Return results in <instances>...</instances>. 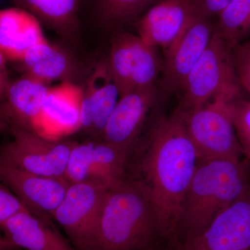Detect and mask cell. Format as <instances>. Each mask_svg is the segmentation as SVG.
Wrapping results in <instances>:
<instances>
[{
  "label": "cell",
  "instance_id": "cell-30",
  "mask_svg": "<svg viewBox=\"0 0 250 250\" xmlns=\"http://www.w3.org/2000/svg\"><path fill=\"white\" fill-rule=\"evenodd\" d=\"M151 250H153L152 249H151Z\"/></svg>",
  "mask_w": 250,
  "mask_h": 250
},
{
  "label": "cell",
  "instance_id": "cell-17",
  "mask_svg": "<svg viewBox=\"0 0 250 250\" xmlns=\"http://www.w3.org/2000/svg\"><path fill=\"white\" fill-rule=\"evenodd\" d=\"M50 88V85L26 74L11 82L1 97V114L5 124L36 133Z\"/></svg>",
  "mask_w": 250,
  "mask_h": 250
},
{
  "label": "cell",
  "instance_id": "cell-2",
  "mask_svg": "<svg viewBox=\"0 0 250 250\" xmlns=\"http://www.w3.org/2000/svg\"><path fill=\"white\" fill-rule=\"evenodd\" d=\"M250 161H199L181 210L177 243L200 236L219 213L249 188Z\"/></svg>",
  "mask_w": 250,
  "mask_h": 250
},
{
  "label": "cell",
  "instance_id": "cell-31",
  "mask_svg": "<svg viewBox=\"0 0 250 250\" xmlns=\"http://www.w3.org/2000/svg\"></svg>",
  "mask_w": 250,
  "mask_h": 250
},
{
  "label": "cell",
  "instance_id": "cell-28",
  "mask_svg": "<svg viewBox=\"0 0 250 250\" xmlns=\"http://www.w3.org/2000/svg\"><path fill=\"white\" fill-rule=\"evenodd\" d=\"M0 250H26L18 247L11 246L4 242L1 241L0 243Z\"/></svg>",
  "mask_w": 250,
  "mask_h": 250
},
{
  "label": "cell",
  "instance_id": "cell-29",
  "mask_svg": "<svg viewBox=\"0 0 250 250\" xmlns=\"http://www.w3.org/2000/svg\"><path fill=\"white\" fill-rule=\"evenodd\" d=\"M150 250V248H149V249H147V250Z\"/></svg>",
  "mask_w": 250,
  "mask_h": 250
},
{
  "label": "cell",
  "instance_id": "cell-20",
  "mask_svg": "<svg viewBox=\"0 0 250 250\" xmlns=\"http://www.w3.org/2000/svg\"><path fill=\"white\" fill-rule=\"evenodd\" d=\"M20 62L26 75L49 85L55 81H67L75 72L70 57L47 40L29 49Z\"/></svg>",
  "mask_w": 250,
  "mask_h": 250
},
{
  "label": "cell",
  "instance_id": "cell-23",
  "mask_svg": "<svg viewBox=\"0 0 250 250\" xmlns=\"http://www.w3.org/2000/svg\"><path fill=\"white\" fill-rule=\"evenodd\" d=\"M100 21L108 27L132 22L161 0H97Z\"/></svg>",
  "mask_w": 250,
  "mask_h": 250
},
{
  "label": "cell",
  "instance_id": "cell-13",
  "mask_svg": "<svg viewBox=\"0 0 250 250\" xmlns=\"http://www.w3.org/2000/svg\"><path fill=\"white\" fill-rule=\"evenodd\" d=\"M250 250V188L177 250Z\"/></svg>",
  "mask_w": 250,
  "mask_h": 250
},
{
  "label": "cell",
  "instance_id": "cell-27",
  "mask_svg": "<svg viewBox=\"0 0 250 250\" xmlns=\"http://www.w3.org/2000/svg\"><path fill=\"white\" fill-rule=\"evenodd\" d=\"M232 0H192L194 13L202 17L218 18Z\"/></svg>",
  "mask_w": 250,
  "mask_h": 250
},
{
  "label": "cell",
  "instance_id": "cell-11",
  "mask_svg": "<svg viewBox=\"0 0 250 250\" xmlns=\"http://www.w3.org/2000/svg\"><path fill=\"white\" fill-rule=\"evenodd\" d=\"M129 155L103 140L74 146L64 178L70 184L96 182L112 185L126 177Z\"/></svg>",
  "mask_w": 250,
  "mask_h": 250
},
{
  "label": "cell",
  "instance_id": "cell-15",
  "mask_svg": "<svg viewBox=\"0 0 250 250\" xmlns=\"http://www.w3.org/2000/svg\"><path fill=\"white\" fill-rule=\"evenodd\" d=\"M121 97L108 70L107 61H101L94 68L83 88L81 130L100 140L105 125Z\"/></svg>",
  "mask_w": 250,
  "mask_h": 250
},
{
  "label": "cell",
  "instance_id": "cell-7",
  "mask_svg": "<svg viewBox=\"0 0 250 250\" xmlns=\"http://www.w3.org/2000/svg\"><path fill=\"white\" fill-rule=\"evenodd\" d=\"M106 61L121 97L155 83L164 69L158 48L147 45L139 35L126 31L113 36Z\"/></svg>",
  "mask_w": 250,
  "mask_h": 250
},
{
  "label": "cell",
  "instance_id": "cell-3",
  "mask_svg": "<svg viewBox=\"0 0 250 250\" xmlns=\"http://www.w3.org/2000/svg\"><path fill=\"white\" fill-rule=\"evenodd\" d=\"M161 236L146 192L126 176L107 188L92 250H146Z\"/></svg>",
  "mask_w": 250,
  "mask_h": 250
},
{
  "label": "cell",
  "instance_id": "cell-12",
  "mask_svg": "<svg viewBox=\"0 0 250 250\" xmlns=\"http://www.w3.org/2000/svg\"><path fill=\"white\" fill-rule=\"evenodd\" d=\"M0 179L31 213L49 220L53 218L70 184L64 177L31 173L3 161H0Z\"/></svg>",
  "mask_w": 250,
  "mask_h": 250
},
{
  "label": "cell",
  "instance_id": "cell-16",
  "mask_svg": "<svg viewBox=\"0 0 250 250\" xmlns=\"http://www.w3.org/2000/svg\"><path fill=\"white\" fill-rule=\"evenodd\" d=\"M195 16L192 0H161L140 18L139 37L164 51L182 35Z\"/></svg>",
  "mask_w": 250,
  "mask_h": 250
},
{
  "label": "cell",
  "instance_id": "cell-19",
  "mask_svg": "<svg viewBox=\"0 0 250 250\" xmlns=\"http://www.w3.org/2000/svg\"><path fill=\"white\" fill-rule=\"evenodd\" d=\"M45 40L34 15L17 6L0 11V54L6 62H21L29 49Z\"/></svg>",
  "mask_w": 250,
  "mask_h": 250
},
{
  "label": "cell",
  "instance_id": "cell-8",
  "mask_svg": "<svg viewBox=\"0 0 250 250\" xmlns=\"http://www.w3.org/2000/svg\"><path fill=\"white\" fill-rule=\"evenodd\" d=\"M163 98L164 97L156 83L121 97L105 125L100 140L131 156L147 137L145 131Z\"/></svg>",
  "mask_w": 250,
  "mask_h": 250
},
{
  "label": "cell",
  "instance_id": "cell-14",
  "mask_svg": "<svg viewBox=\"0 0 250 250\" xmlns=\"http://www.w3.org/2000/svg\"><path fill=\"white\" fill-rule=\"evenodd\" d=\"M83 88L70 81L51 87L44 101L36 133L50 140H61L81 129Z\"/></svg>",
  "mask_w": 250,
  "mask_h": 250
},
{
  "label": "cell",
  "instance_id": "cell-9",
  "mask_svg": "<svg viewBox=\"0 0 250 250\" xmlns=\"http://www.w3.org/2000/svg\"><path fill=\"white\" fill-rule=\"evenodd\" d=\"M107 186L86 182L70 184L53 215L77 250H92Z\"/></svg>",
  "mask_w": 250,
  "mask_h": 250
},
{
  "label": "cell",
  "instance_id": "cell-18",
  "mask_svg": "<svg viewBox=\"0 0 250 250\" xmlns=\"http://www.w3.org/2000/svg\"><path fill=\"white\" fill-rule=\"evenodd\" d=\"M50 220L22 212L0 225L1 241L26 250H75Z\"/></svg>",
  "mask_w": 250,
  "mask_h": 250
},
{
  "label": "cell",
  "instance_id": "cell-22",
  "mask_svg": "<svg viewBox=\"0 0 250 250\" xmlns=\"http://www.w3.org/2000/svg\"><path fill=\"white\" fill-rule=\"evenodd\" d=\"M214 32L231 50L250 40V0H232L217 18Z\"/></svg>",
  "mask_w": 250,
  "mask_h": 250
},
{
  "label": "cell",
  "instance_id": "cell-6",
  "mask_svg": "<svg viewBox=\"0 0 250 250\" xmlns=\"http://www.w3.org/2000/svg\"><path fill=\"white\" fill-rule=\"evenodd\" d=\"M13 140L1 148L0 161L45 177H64L76 142L50 140L15 125H6Z\"/></svg>",
  "mask_w": 250,
  "mask_h": 250
},
{
  "label": "cell",
  "instance_id": "cell-24",
  "mask_svg": "<svg viewBox=\"0 0 250 250\" xmlns=\"http://www.w3.org/2000/svg\"><path fill=\"white\" fill-rule=\"evenodd\" d=\"M229 107L244 155L250 161V100L237 97L230 101Z\"/></svg>",
  "mask_w": 250,
  "mask_h": 250
},
{
  "label": "cell",
  "instance_id": "cell-21",
  "mask_svg": "<svg viewBox=\"0 0 250 250\" xmlns=\"http://www.w3.org/2000/svg\"><path fill=\"white\" fill-rule=\"evenodd\" d=\"M17 7L34 15L52 30L65 37L79 30L78 13L80 0H11Z\"/></svg>",
  "mask_w": 250,
  "mask_h": 250
},
{
  "label": "cell",
  "instance_id": "cell-1",
  "mask_svg": "<svg viewBox=\"0 0 250 250\" xmlns=\"http://www.w3.org/2000/svg\"><path fill=\"white\" fill-rule=\"evenodd\" d=\"M129 161L134 162L126 176L152 202L161 236L177 248L182 204L199 164L180 113L161 117Z\"/></svg>",
  "mask_w": 250,
  "mask_h": 250
},
{
  "label": "cell",
  "instance_id": "cell-26",
  "mask_svg": "<svg viewBox=\"0 0 250 250\" xmlns=\"http://www.w3.org/2000/svg\"><path fill=\"white\" fill-rule=\"evenodd\" d=\"M27 211L29 210L22 202L9 188L1 183L0 185V225L19 213Z\"/></svg>",
  "mask_w": 250,
  "mask_h": 250
},
{
  "label": "cell",
  "instance_id": "cell-4",
  "mask_svg": "<svg viewBox=\"0 0 250 250\" xmlns=\"http://www.w3.org/2000/svg\"><path fill=\"white\" fill-rule=\"evenodd\" d=\"M177 95L179 103L176 109L181 112L201 106L222 95H244L237 79L231 50L215 32Z\"/></svg>",
  "mask_w": 250,
  "mask_h": 250
},
{
  "label": "cell",
  "instance_id": "cell-25",
  "mask_svg": "<svg viewBox=\"0 0 250 250\" xmlns=\"http://www.w3.org/2000/svg\"><path fill=\"white\" fill-rule=\"evenodd\" d=\"M231 57L239 84L250 96V40L231 49Z\"/></svg>",
  "mask_w": 250,
  "mask_h": 250
},
{
  "label": "cell",
  "instance_id": "cell-5",
  "mask_svg": "<svg viewBox=\"0 0 250 250\" xmlns=\"http://www.w3.org/2000/svg\"><path fill=\"white\" fill-rule=\"evenodd\" d=\"M236 98L222 95L189 111L176 109L183 118L199 161L241 159L244 155L230 111V101Z\"/></svg>",
  "mask_w": 250,
  "mask_h": 250
},
{
  "label": "cell",
  "instance_id": "cell-10",
  "mask_svg": "<svg viewBox=\"0 0 250 250\" xmlns=\"http://www.w3.org/2000/svg\"><path fill=\"white\" fill-rule=\"evenodd\" d=\"M215 23L195 15L185 30L164 51V69L159 86L163 96L178 95L184 81L209 45Z\"/></svg>",
  "mask_w": 250,
  "mask_h": 250
}]
</instances>
